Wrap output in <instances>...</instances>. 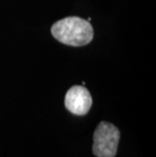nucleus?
<instances>
[{
	"mask_svg": "<svg viewBox=\"0 0 156 157\" xmlns=\"http://www.w3.org/2000/svg\"><path fill=\"white\" fill-rule=\"evenodd\" d=\"M52 35L65 45L85 46L93 39V28L90 22L77 16L63 18L52 26Z\"/></svg>",
	"mask_w": 156,
	"mask_h": 157,
	"instance_id": "nucleus-1",
	"label": "nucleus"
},
{
	"mask_svg": "<svg viewBox=\"0 0 156 157\" xmlns=\"http://www.w3.org/2000/svg\"><path fill=\"white\" fill-rule=\"evenodd\" d=\"M92 105V98L84 86H72L65 95V106L73 115L84 116Z\"/></svg>",
	"mask_w": 156,
	"mask_h": 157,
	"instance_id": "nucleus-3",
	"label": "nucleus"
},
{
	"mask_svg": "<svg viewBox=\"0 0 156 157\" xmlns=\"http://www.w3.org/2000/svg\"><path fill=\"white\" fill-rule=\"evenodd\" d=\"M120 141V131L115 125L101 122L93 133L92 152L97 157H115Z\"/></svg>",
	"mask_w": 156,
	"mask_h": 157,
	"instance_id": "nucleus-2",
	"label": "nucleus"
}]
</instances>
